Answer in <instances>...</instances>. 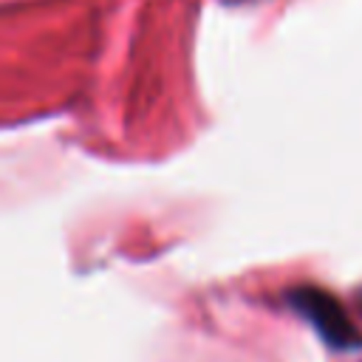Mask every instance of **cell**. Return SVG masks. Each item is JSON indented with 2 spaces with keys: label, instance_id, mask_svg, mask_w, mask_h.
<instances>
[{
  "label": "cell",
  "instance_id": "1",
  "mask_svg": "<svg viewBox=\"0 0 362 362\" xmlns=\"http://www.w3.org/2000/svg\"><path fill=\"white\" fill-rule=\"evenodd\" d=\"M288 305L303 314L322 342L334 351H356L362 348V331L345 311V305L325 288L317 286H297L288 291Z\"/></svg>",
  "mask_w": 362,
  "mask_h": 362
},
{
  "label": "cell",
  "instance_id": "2",
  "mask_svg": "<svg viewBox=\"0 0 362 362\" xmlns=\"http://www.w3.org/2000/svg\"><path fill=\"white\" fill-rule=\"evenodd\" d=\"M359 303H362V294H359Z\"/></svg>",
  "mask_w": 362,
  "mask_h": 362
}]
</instances>
